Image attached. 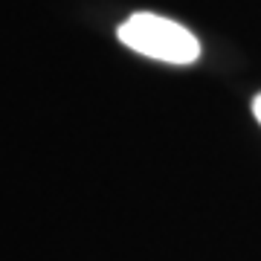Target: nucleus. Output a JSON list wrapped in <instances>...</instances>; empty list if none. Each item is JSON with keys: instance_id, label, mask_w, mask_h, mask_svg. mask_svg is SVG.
<instances>
[{"instance_id": "f257e3e1", "label": "nucleus", "mask_w": 261, "mask_h": 261, "mask_svg": "<svg viewBox=\"0 0 261 261\" xmlns=\"http://www.w3.org/2000/svg\"><path fill=\"white\" fill-rule=\"evenodd\" d=\"M119 41L137 56L166 64H192L200 56L197 38L183 23L154 12H134L119 27Z\"/></svg>"}, {"instance_id": "f03ea898", "label": "nucleus", "mask_w": 261, "mask_h": 261, "mask_svg": "<svg viewBox=\"0 0 261 261\" xmlns=\"http://www.w3.org/2000/svg\"><path fill=\"white\" fill-rule=\"evenodd\" d=\"M252 113H255V119L261 125V96H255V102H252Z\"/></svg>"}]
</instances>
